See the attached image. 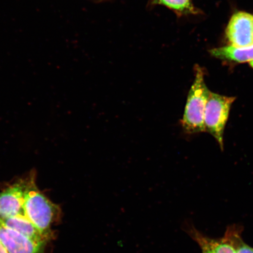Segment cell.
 Wrapping results in <instances>:
<instances>
[{"label":"cell","mask_w":253,"mask_h":253,"mask_svg":"<svg viewBox=\"0 0 253 253\" xmlns=\"http://www.w3.org/2000/svg\"><path fill=\"white\" fill-rule=\"evenodd\" d=\"M24 210L25 216L41 233L49 241L52 239L54 234L52 226L61 218V210L38 188L36 173L34 170L28 174L25 192Z\"/></svg>","instance_id":"cell-1"},{"label":"cell","mask_w":253,"mask_h":253,"mask_svg":"<svg viewBox=\"0 0 253 253\" xmlns=\"http://www.w3.org/2000/svg\"><path fill=\"white\" fill-rule=\"evenodd\" d=\"M194 71V81L189 91L181 121L183 131L189 134L206 131L205 112L211 93L205 84L203 69L196 65Z\"/></svg>","instance_id":"cell-2"},{"label":"cell","mask_w":253,"mask_h":253,"mask_svg":"<svg viewBox=\"0 0 253 253\" xmlns=\"http://www.w3.org/2000/svg\"><path fill=\"white\" fill-rule=\"evenodd\" d=\"M236 97L211 92L205 112L206 131L210 132L223 150V135L230 111Z\"/></svg>","instance_id":"cell-3"},{"label":"cell","mask_w":253,"mask_h":253,"mask_svg":"<svg viewBox=\"0 0 253 253\" xmlns=\"http://www.w3.org/2000/svg\"><path fill=\"white\" fill-rule=\"evenodd\" d=\"M28 179V175L17 180L0 192V219L26 216L24 201Z\"/></svg>","instance_id":"cell-4"},{"label":"cell","mask_w":253,"mask_h":253,"mask_svg":"<svg viewBox=\"0 0 253 253\" xmlns=\"http://www.w3.org/2000/svg\"><path fill=\"white\" fill-rule=\"evenodd\" d=\"M226 33L231 46L246 47L253 45V15L237 12L231 18Z\"/></svg>","instance_id":"cell-5"},{"label":"cell","mask_w":253,"mask_h":253,"mask_svg":"<svg viewBox=\"0 0 253 253\" xmlns=\"http://www.w3.org/2000/svg\"><path fill=\"white\" fill-rule=\"evenodd\" d=\"M0 242L8 253H45L46 243L33 241L9 228L0 219Z\"/></svg>","instance_id":"cell-6"},{"label":"cell","mask_w":253,"mask_h":253,"mask_svg":"<svg viewBox=\"0 0 253 253\" xmlns=\"http://www.w3.org/2000/svg\"><path fill=\"white\" fill-rule=\"evenodd\" d=\"M2 221L9 228L17 231L34 242L46 244L49 242L26 216L8 217Z\"/></svg>","instance_id":"cell-7"},{"label":"cell","mask_w":253,"mask_h":253,"mask_svg":"<svg viewBox=\"0 0 253 253\" xmlns=\"http://www.w3.org/2000/svg\"><path fill=\"white\" fill-rule=\"evenodd\" d=\"M211 54L223 61L236 63H251L253 66V45L246 47L233 46L211 49Z\"/></svg>","instance_id":"cell-8"},{"label":"cell","mask_w":253,"mask_h":253,"mask_svg":"<svg viewBox=\"0 0 253 253\" xmlns=\"http://www.w3.org/2000/svg\"><path fill=\"white\" fill-rule=\"evenodd\" d=\"M153 2L154 4L166 6L178 15L198 14L192 0H153Z\"/></svg>","instance_id":"cell-9"},{"label":"cell","mask_w":253,"mask_h":253,"mask_svg":"<svg viewBox=\"0 0 253 253\" xmlns=\"http://www.w3.org/2000/svg\"><path fill=\"white\" fill-rule=\"evenodd\" d=\"M209 242L213 253H236L235 247L227 233L219 240L209 238Z\"/></svg>","instance_id":"cell-10"},{"label":"cell","mask_w":253,"mask_h":253,"mask_svg":"<svg viewBox=\"0 0 253 253\" xmlns=\"http://www.w3.org/2000/svg\"><path fill=\"white\" fill-rule=\"evenodd\" d=\"M226 233L235 247L236 253H253V248L243 241L238 230L230 229Z\"/></svg>","instance_id":"cell-11"},{"label":"cell","mask_w":253,"mask_h":253,"mask_svg":"<svg viewBox=\"0 0 253 253\" xmlns=\"http://www.w3.org/2000/svg\"><path fill=\"white\" fill-rule=\"evenodd\" d=\"M191 235L200 246L202 253H213L209 242L208 237L201 235L197 230H191Z\"/></svg>","instance_id":"cell-12"},{"label":"cell","mask_w":253,"mask_h":253,"mask_svg":"<svg viewBox=\"0 0 253 253\" xmlns=\"http://www.w3.org/2000/svg\"><path fill=\"white\" fill-rule=\"evenodd\" d=\"M0 253H8L4 247L1 245V242H0Z\"/></svg>","instance_id":"cell-13"}]
</instances>
